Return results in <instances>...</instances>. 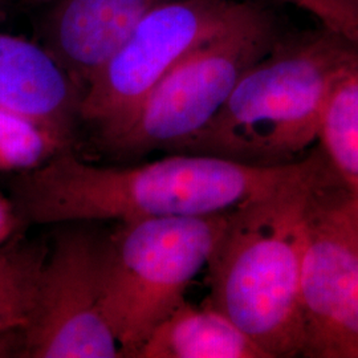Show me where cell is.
<instances>
[{
  "instance_id": "1",
  "label": "cell",
  "mask_w": 358,
  "mask_h": 358,
  "mask_svg": "<svg viewBox=\"0 0 358 358\" xmlns=\"http://www.w3.org/2000/svg\"><path fill=\"white\" fill-rule=\"evenodd\" d=\"M321 157L317 148L289 165L251 166L207 154L170 153L141 165L101 166L69 148L16 171L8 183L16 215L29 224L202 217L306 178Z\"/></svg>"
},
{
  "instance_id": "2",
  "label": "cell",
  "mask_w": 358,
  "mask_h": 358,
  "mask_svg": "<svg viewBox=\"0 0 358 358\" xmlns=\"http://www.w3.org/2000/svg\"><path fill=\"white\" fill-rule=\"evenodd\" d=\"M328 164L322 152L306 178L231 210L207 264L206 304L227 316L271 358L301 357L308 215Z\"/></svg>"
},
{
  "instance_id": "3",
  "label": "cell",
  "mask_w": 358,
  "mask_h": 358,
  "mask_svg": "<svg viewBox=\"0 0 358 358\" xmlns=\"http://www.w3.org/2000/svg\"><path fill=\"white\" fill-rule=\"evenodd\" d=\"M357 53L358 44L325 27L284 34L179 153L215 155L251 166L299 162L319 142L333 87Z\"/></svg>"
},
{
  "instance_id": "4",
  "label": "cell",
  "mask_w": 358,
  "mask_h": 358,
  "mask_svg": "<svg viewBox=\"0 0 358 358\" xmlns=\"http://www.w3.org/2000/svg\"><path fill=\"white\" fill-rule=\"evenodd\" d=\"M284 32L260 0H239L230 17L174 65L101 149L120 158L179 153L217 115L244 73Z\"/></svg>"
},
{
  "instance_id": "5",
  "label": "cell",
  "mask_w": 358,
  "mask_h": 358,
  "mask_svg": "<svg viewBox=\"0 0 358 358\" xmlns=\"http://www.w3.org/2000/svg\"><path fill=\"white\" fill-rule=\"evenodd\" d=\"M229 213L118 223L103 239L101 310L122 357L137 358L155 328L186 301Z\"/></svg>"
},
{
  "instance_id": "6",
  "label": "cell",
  "mask_w": 358,
  "mask_h": 358,
  "mask_svg": "<svg viewBox=\"0 0 358 358\" xmlns=\"http://www.w3.org/2000/svg\"><path fill=\"white\" fill-rule=\"evenodd\" d=\"M239 0H169L149 13L93 76L81 101V124L100 148L122 129L167 72L215 34Z\"/></svg>"
},
{
  "instance_id": "7",
  "label": "cell",
  "mask_w": 358,
  "mask_h": 358,
  "mask_svg": "<svg viewBox=\"0 0 358 358\" xmlns=\"http://www.w3.org/2000/svg\"><path fill=\"white\" fill-rule=\"evenodd\" d=\"M103 239L84 227L57 232L41 264L20 357H122L101 310Z\"/></svg>"
},
{
  "instance_id": "8",
  "label": "cell",
  "mask_w": 358,
  "mask_h": 358,
  "mask_svg": "<svg viewBox=\"0 0 358 358\" xmlns=\"http://www.w3.org/2000/svg\"><path fill=\"white\" fill-rule=\"evenodd\" d=\"M331 165L308 215L301 276L304 358H358V243L336 211Z\"/></svg>"
},
{
  "instance_id": "9",
  "label": "cell",
  "mask_w": 358,
  "mask_h": 358,
  "mask_svg": "<svg viewBox=\"0 0 358 358\" xmlns=\"http://www.w3.org/2000/svg\"><path fill=\"white\" fill-rule=\"evenodd\" d=\"M83 94L41 43L0 34V109L36 125L62 150L75 142Z\"/></svg>"
},
{
  "instance_id": "10",
  "label": "cell",
  "mask_w": 358,
  "mask_h": 358,
  "mask_svg": "<svg viewBox=\"0 0 358 358\" xmlns=\"http://www.w3.org/2000/svg\"><path fill=\"white\" fill-rule=\"evenodd\" d=\"M166 1L53 0L41 20L40 43L64 66L84 93L90 80L133 29Z\"/></svg>"
},
{
  "instance_id": "11",
  "label": "cell",
  "mask_w": 358,
  "mask_h": 358,
  "mask_svg": "<svg viewBox=\"0 0 358 358\" xmlns=\"http://www.w3.org/2000/svg\"><path fill=\"white\" fill-rule=\"evenodd\" d=\"M137 358L271 357L215 308L185 301L155 328Z\"/></svg>"
},
{
  "instance_id": "12",
  "label": "cell",
  "mask_w": 358,
  "mask_h": 358,
  "mask_svg": "<svg viewBox=\"0 0 358 358\" xmlns=\"http://www.w3.org/2000/svg\"><path fill=\"white\" fill-rule=\"evenodd\" d=\"M319 143L334 171L358 192V53L333 87Z\"/></svg>"
},
{
  "instance_id": "13",
  "label": "cell",
  "mask_w": 358,
  "mask_h": 358,
  "mask_svg": "<svg viewBox=\"0 0 358 358\" xmlns=\"http://www.w3.org/2000/svg\"><path fill=\"white\" fill-rule=\"evenodd\" d=\"M44 255L31 250H0V334L24 333L34 315Z\"/></svg>"
},
{
  "instance_id": "14",
  "label": "cell",
  "mask_w": 358,
  "mask_h": 358,
  "mask_svg": "<svg viewBox=\"0 0 358 358\" xmlns=\"http://www.w3.org/2000/svg\"><path fill=\"white\" fill-rule=\"evenodd\" d=\"M56 152L59 149L41 129L0 109V169L19 171L36 166Z\"/></svg>"
},
{
  "instance_id": "15",
  "label": "cell",
  "mask_w": 358,
  "mask_h": 358,
  "mask_svg": "<svg viewBox=\"0 0 358 358\" xmlns=\"http://www.w3.org/2000/svg\"><path fill=\"white\" fill-rule=\"evenodd\" d=\"M306 11L334 31L358 44V0H280Z\"/></svg>"
},
{
  "instance_id": "16",
  "label": "cell",
  "mask_w": 358,
  "mask_h": 358,
  "mask_svg": "<svg viewBox=\"0 0 358 358\" xmlns=\"http://www.w3.org/2000/svg\"><path fill=\"white\" fill-rule=\"evenodd\" d=\"M333 202L337 214L358 243V192L349 187L340 176L333 189Z\"/></svg>"
},
{
  "instance_id": "17",
  "label": "cell",
  "mask_w": 358,
  "mask_h": 358,
  "mask_svg": "<svg viewBox=\"0 0 358 358\" xmlns=\"http://www.w3.org/2000/svg\"><path fill=\"white\" fill-rule=\"evenodd\" d=\"M15 336H1L0 334V358L13 357V353L19 352L15 348Z\"/></svg>"
},
{
  "instance_id": "18",
  "label": "cell",
  "mask_w": 358,
  "mask_h": 358,
  "mask_svg": "<svg viewBox=\"0 0 358 358\" xmlns=\"http://www.w3.org/2000/svg\"><path fill=\"white\" fill-rule=\"evenodd\" d=\"M24 3L27 4H34V6H36V4H44V6H48L50 3H52L53 0H23Z\"/></svg>"
}]
</instances>
